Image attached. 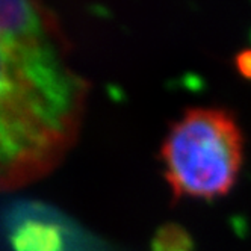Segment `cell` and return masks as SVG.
<instances>
[{"label": "cell", "mask_w": 251, "mask_h": 251, "mask_svg": "<svg viewBox=\"0 0 251 251\" xmlns=\"http://www.w3.org/2000/svg\"><path fill=\"white\" fill-rule=\"evenodd\" d=\"M2 185L49 173L73 144L86 83L64 61L65 41L41 0H0Z\"/></svg>", "instance_id": "obj_1"}, {"label": "cell", "mask_w": 251, "mask_h": 251, "mask_svg": "<svg viewBox=\"0 0 251 251\" xmlns=\"http://www.w3.org/2000/svg\"><path fill=\"white\" fill-rule=\"evenodd\" d=\"M160 159L176 200L227 195L244 162V136L235 115L221 107H189L170 127Z\"/></svg>", "instance_id": "obj_2"}, {"label": "cell", "mask_w": 251, "mask_h": 251, "mask_svg": "<svg viewBox=\"0 0 251 251\" xmlns=\"http://www.w3.org/2000/svg\"><path fill=\"white\" fill-rule=\"evenodd\" d=\"M11 242L15 251H62L64 235L56 224L29 220L15 227Z\"/></svg>", "instance_id": "obj_3"}, {"label": "cell", "mask_w": 251, "mask_h": 251, "mask_svg": "<svg viewBox=\"0 0 251 251\" xmlns=\"http://www.w3.org/2000/svg\"><path fill=\"white\" fill-rule=\"evenodd\" d=\"M151 251H194V241L182 226L168 223L156 231Z\"/></svg>", "instance_id": "obj_4"}, {"label": "cell", "mask_w": 251, "mask_h": 251, "mask_svg": "<svg viewBox=\"0 0 251 251\" xmlns=\"http://www.w3.org/2000/svg\"><path fill=\"white\" fill-rule=\"evenodd\" d=\"M236 68L242 77L251 80V50H244L236 56Z\"/></svg>", "instance_id": "obj_5"}]
</instances>
